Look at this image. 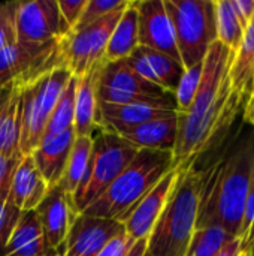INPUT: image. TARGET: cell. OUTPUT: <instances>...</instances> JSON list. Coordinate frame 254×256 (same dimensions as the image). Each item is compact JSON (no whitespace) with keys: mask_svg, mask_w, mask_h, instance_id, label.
<instances>
[{"mask_svg":"<svg viewBox=\"0 0 254 256\" xmlns=\"http://www.w3.org/2000/svg\"><path fill=\"white\" fill-rule=\"evenodd\" d=\"M195 164V162H193ZM201 172V195L196 228L219 225L240 236L243 210L254 182V130L240 129Z\"/></svg>","mask_w":254,"mask_h":256,"instance_id":"7a4b0ae2","label":"cell"},{"mask_svg":"<svg viewBox=\"0 0 254 256\" xmlns=\"http://www.w3.org/2000/svg\"><path fill=\"white\" fill-rule=\"evenodd\" d=\"M21 212L9 200V188L0 190V256L13 232V228L19 219Z\"/></svg>","mask_w":254,"mask_h":256,"instance_id":"4dcf8cb0","label":"cell"},{"mask_svg":"<svg viewBox=\"0 0 254 256\" xmlns=\"http://www.w3.org/2000/svg\"><path fill=\"white\" fill-rule=\"evenodd\" d=\"M216 33L217 40L234 52L240 48L244 28L241 27L231 0H216Z\"/></svg>","mask_w":254,"mask_h":256,"instance_id":"4316f807","label":"cell"},{"mask_svg":"<svg viewBox=\"0 0 254 256\" xmlns=\"http://www.w3.org/2000/svg\"><path fill=\"white\" fill-rule=\"evenodd\" d=\"M100 66L90 70L87 75L78 78L76 93H75V117H73V130L75 136H93L97 129V78Z\"/></svg>","mask_w":254,"mask_h":256,"instance_id":"cb8c5ba5","label":"cell"},{"mask_svg":"<svg viewBox=\"0 0 254 256\" xmlns=\"http://www.w3.org/2000/svg\"><path fill=\"white\" fill-rule=\"evenodd\" d=\"M135 4L138 10L139 45L166 54L181 63L174 27L163 0H139Z\"/></svg>","mask_w":254,"mask_h":256,"instance_id":"4fadbf2b","label":"cell"},{"mask_svg":"<svg viewBox=\"0 0 254 256\" xmlns=\"http://www.w3.org/2000/svg\"><path fill=\"white\" fill-rule=\"evenodd\" d=\"M33 212L36 213L48 244L52 249L63 252L69 231L79 214L73 206L72 198H69L57 184L51 186Z\"/></svg>","mask_w":254,"mask_h":256,"instance_id":"5bb4252c","label":"cell"},{"mask_svg":"<svg viewBox=\"0 0 254 256\" xmlns=\"http://www.w3.org/2000/svg\"><path fill=\"white\" fill-rule=\"evenodd\" d=\"M231 2L241 22V27L246 30L254 16V0H231Z\"/></svg>","mask_w":254,"mask_h":256,"instance_id":"8d00e7d4","label":"cell"},{"mask_svg":"<svg viewBox=\"0 0 254 256\" xmlns=\"http://www.w3.org/2000/svg\"><path fill=\"white\" fill-rule=\"evenodd\" d=\"M138 45V10L135 2L129 0L127 8L123 10L111 33L103 60L105 63L126 60L136 50Z\"/></svg>","mask_w":254,"mask_h":256,"instance_id":"d4e9b609","label":"cell"},{"mask_svg":"<svg viewBox=\"0 0 254 256\" xmlns=\"http://www.w3.org/2000/svg\"><path fill=\"white\" fill-rule=\"evenodd\" d=\"M178 110L162 104H105L99 102L96 124L100 129L121 135L150 120L171 117Z\"/></svg>","mask_w":254,"mask_h":256,"instance_id":"2e32d148","label":"cell"},{"mask_svg":"<svg viewBox=\"0 0 254 256\" xmlns=\"http://www.w3.org/2000/svg\"><path fill=\"white\" fill-rule=\"evenodd\" d=\"M243 117H244V120H246L247 123H250L254 128V105L252 108H249L247 111H244Z\"/></svg>","mask_w":254,"mask_h":256,"instance_id":"60d3db41","label":"cell"},{"mask_svg":"<svg viewBox=\"0 0 254 256\" xmlns=\"http://www.w3.org/2000/svg\"><path fill=\"white\" fill-rule=\"evenodd\" d=\"M135 240L130 238L126 232H121L111 238L105 248L97 254V256H127L132 248L135 246Z\"/></svg>","mask_w":254,"mask_h":256,"instance_id":"e575fe53","label":"cell"},{"mask_svg":"<svg viewBox=\"0 0 254 256\" xmlns=\"http://www.w3.org/2000/svg\"><path fill=\"white\" fill-rule=\"evenodd\" d=\"M3 256H63V252L48 244L36 213L31 210L21 212Z\"/></svg>","mask_w":254,"mask_h":256,"instance_id":"ffe728a7","label":"cell"},{"mask_svg":"<svg viewBox=\"0 0 254 256\" xmlns=\"http://www.w3.org/2000/svg\"><path fill=\"white\" fill-rule=\"evenodd\" d=\"M93 148L87 174L73 196V206L82 213L93 204L124 171L139 152L133 144L117 134L97 128L93 134Z\"/></svg>","mask_w":254,"mask_h":256,"instance_id":"8992f818","label":"cell"},{"mask_svg":"<svg viewBox=\"0 0 254 256\" xmlns=\"http://www.w3.org/2000/svg\"><path fill=\"white\" fill-rule=\"evenodd\" d=\"M126 63L144 80L172 94L175 93L184 74V66L175 58L141 45H138L136 50L126 58Z\"/></svg>","mask_w":254,"mask_h":256,"instance_id":"e0dca14e","label":"cell"},{"mask_svg":"<svg viewBox=\"0 0 254 256\" xmlns=\"http://www.w3.org/2000/svg\"><path fill=\"white\" fill-rule=\"evenodd\" d=\"M21 158H7V156L0 154V190L10 186L12 174H13Z\"/></svg>","mask_w":254,"mask_h":256,"instance_id":"74e56055","label":"cell"},{"mask_svg":"<svg viewBox=\"0 0 254 256\" xmlns=\"http://www.w3.org/2000/svg\"><path fill=\"white\" fill-rule=\"evenodd\" d=\"M229 78L244 112L254 93V16L244 30L240 48L235 51Z\"/></svg>","mask_w":254,"mask_h":256,"instance_id":"44dd1931","label":"cell"},{"mask_svg":"<svg viewBox=\"0 0 254 256\" xmlns=\"http://www.w3.org/2000/svg\"><path fill=\"white\" fill-rule=\"evenodd\" d=\"M72 76L64 66H58L21 87L19 152L22 156L30 154L42 141L48 120Z\"/></svg>","mask_w":254,"mask_h":256,"instance_id":"52a82bcc","label":"cell"},{"mask_svg":"<svg viewBox=\"0 0 254 256\" xmlns=\"http://www.w3.org/2000/svg\"><path fill=\"white\" fill-rule=\"evenodd\" d=\"M202 68H204V62L184 69V74H183V76L177 86V90L174 93L178 112H186L189 110V106L192 105L195 94L198 92L199 82H201Z\"/></svg>","mask_w":254,"mask_h":256,"instance_id":"f546056e","label":"cell"},{"mask_svg":"<svg viewBox=\"0 0 254 256\" xmlns=\"http://www.w3.org/2000/svg\"><path fill=\"white\" fill-rule=\"evenodd\" d=\"M75 138L76 136L73 128L49 136H43L39 146L30 153L36 168L49 188L58 184Z\"/></svg>","mask_w":254,"mask_h":256,"instance_id":"ac0fdd59","label":"cell"},{"mask_svg":"<svg viewBox=\"0 0 254 256\" xmlns=\"http://www.w3.org/2000/svg\"><path fill=\"white\" fill-rule=\"evenodd\" d=\"M16 40L24 44H46L58 40L70 30L64 22L57 0L18 2Z\"/></svg>","mask_w":254,"mask_h":256,"instance_id":"8fae6325","label":"cell"},{"mask_svg":"<svg viewBox=\"0 0 254 256\" xmlns=\"http://www.w3.org/2000/svg\"><path fill=\"white\" fill-rule=\"evenodd\" d=\"M144 250H145V240H139L135 243V246L132 248V250L129 252L127 256H142Z\"/></svg>","mask_w":254,"mask_h":256,"instance_id":"ab89813d","label":"cell"},{"mask_svg":"<svg viewBox=\"0 0 254 256\" xmlns=\"http://www.w3.org/2000/svg\"><path fill=\"white\" fill-rule=\"evenodd\" d=\"M234 238L237 237L219 225L196 228L186 256H216Z\"/></svg>","mask_w":254,"mask_h":256,"instance_id":"83f0119b","label":"cell"},{"mask_svg":"<svg viewBox=\"0 0 254 256\" xmlns=\"http://www.w3.org/2000/svg\"><path fill=\"white\" fill-rule=\"evenodd\" d=\"M201 172L195 164L178 168L174 190L145 240L142 256H186L196 230Z\"/></svg>","mask_w":254,"mask_h":256,"instance_id":"3957f363","label":"cell"},{"mask_svg":"<svg viewBox=\"0 0 254 256\" xmlns=\"http://www.w3.org/2000/svg\"><path fill=\"white\" fill-rule=\"evenodd\" d=\"M19 87L7 86L0 88V154L7 158H21V108Z\"/></svg>","mask_w":254,"mask_h":256,"instance_id":"603a6c76","label":"cell"},{"mask_svg":"<svg viewBox=\"0 0 254 256\" xmlns=\"http://www.w3.org/2000/svg\"><path fill=\"white\" fill-rule=\"evenodd\" d=\"M174 168L172 152L139 150L124 171L82 212V214L120 222L121 218Z\"/></svg>","mask_w":254,"mask_h":256,"instance_id":"277c9868","label":"cell"},{"mask_svg":"<svg viewBox=\"0 0 254 256\" xmlns=\"http://www.w3.org/2000/svg\"><path fill=\"white\" fill-rule=\"evenodd\" d=\"M97 99L105 104H162L177 108L172 93L144 80L126 60L102 64L97 78Z\"/></svg>","mask_w":254,"mask_h":256,"instance_id":"9c48e42d","label":"cell"},{"mask_svg":"<svg viewBox=\"0 0 254 256\" xmlns=\"http://www.w3.org/2000/svg\"><path fill=\"white\" fill-rule=\"evenodd\" d=\"M243 250H244L243 249V242H241L240 237H237L231 243H228L216 256H240V254Z\"/></svg>","mask_w":254,"mask_h":256,"instance_id":"f35d334b","label":"cell"},{"mask_svg":"<svg viewBox=\"0 0 254 256\" xmlns=\"http://www.w3.org/2000/svg\"><path fill=\"white\" fill-rule=\"evenodd\" d=\"M254 105V93H253V98H252V100H250V104H249V106H247V108H246V111H247V110H249V108H252V106H253ZM243 114H244V112H243Z\"/></svg>","mask_w":254,"mask_h":256,"instance_id":"b9f144b4","label":"cell"},{"mask_svg":"<svg viewBox=\"0 0 254 256\" xmlns=\"http://www.w3.org/2000/svg\"><path fill=\"white\" fill-rule=\"evenodd\" d=\"M126 8L117 9L90 26L70 30L58 39L61 63L73 76L81 78L105 63L103 58L111 33Z\"/></svg>","mask_w":254,"mask_h":256,"instance_id":"ba28073f","label":"cell"},{"mask_svg":"<svg viewBox=\"0 0 254 256\" xmlns=\"http://www.w3.org/2000/svg\"><path fill=\"white\" fill-rule=\"evenodd\" d=\"M243 242V249L249 250L254 244V182L247 195L244 210H243V220L240 228V236Z\"/></svg>","mask_w":254,"mask_h":256,"instance_id":"836d02e7","label":"cell"},{"mask_svg":"<svg viewBox=\"0 0 254 256\" xmlns=\"http://www.w3.org/2000/svg\"><path fill=\"white\" fill-rule=\"evenodd\" d=\"M57 3L64 22L67 24L69 30H72L84 10L87 0H57Z\"/></svg>","mask_w":254,"mask_h":256,"instance_id":"d590c367","label":"cell"},{"mask_svg":"<svg viewBox=\"0 0 254 256\" xmlns=\"http://www.w3.org/2000/svg\"><path fill=\"white\" fill-rule=\"evenodd\" d=\"M235 52L216 40L205 58L195 99L186 112H178L174 166L192 164L222 147L243 106L235 94L229 70Z\"/></svg>","mask_w":254,"mask_h":256,"instance_id":"6da1fadb","label":"cell"},{"mask_svg":"<svg viewBox=\"0 0 254 256\" xmlns=\"http://www.w3.org/2000/svg\"><path fill=\"white\" fill-rule=\"evenodd\" d=\"M124 232L123 224L79 213L64 242L63 256H97L105 244Z\"/></svg>","mask_w":254,"mask_h":256,"instance_id":"9a60e30c","label":"cell"},{"mask_svg":"<svg viewBox=\"0 0 254 256\" xmlns=\"http://www.w3.org/2000/svg\"><path fill=\"white\" fill-rule=\"evenodd\" d=\"M184 69L204 62L217 40L216 0H163Z\"/></svg>","mask_w":254,"mask_h":256,"instance_id":"5b68a950","label":"cell"},{"mask_svg":"<svg viewBox=\"0 0 254 256\" xmlns=\"http://www.w3.org/2000/svg\"><path fill=\"white\" fill-rule=\"evenodd\" d=\"M178 134V114L142 123L120 136L138 150L174 152Z\"/></svg>","mask_w":254,"mask_h":256,"instance_id":"7402d4cb","label":"cell"},{"mask_svg":"<svg viewBox=\"0 0 254 256\" xmlns=\"http://www.w3.org/2000/svg\"><path fill=\"white\" fill-rule=\"evenodd\" d=\"M91 148H93V138L90 136L75 138L63 176L57 184L69 198H72V201L87 174L90 158H91Z\"/></svg>","mask_w":254,"mask_h":256,"instance_id":"484cf974","label":"cell"},{"mask_svg":"<svg viewBox=\"0 0 254 256\" xmlns=\"http://www.w3.org/2000/svg\"><path fill=\"white\" fill-rule=\"evenodd\" d=\"M240 256H250V250H243Z\"/></svg>","mask_w":254,"mask_h":256,"instance_id":"7bdbcfd3","label":"cell"},{"mask_svg":"<svg viewBox=\"0 0 254 256\" xmlns=\"http://www.w3.org/2000/svg\"><path fill=\"white\" fill-rule=\"evenodd\" d=\"M16 9L18 2L0 3V50L16 42Z\"/></svg>","mask_w":254,"mask_h":256,"instance_id":"d6a6232c","label":"cell"},{"mask_svg":"<svg viewBox=\"0 0 254 256\" xmlns=\"http://www.w3.org/2000/svg\"><path fill=\"white\" fill-rule=\"evenodd\" d=\"M177 177L178 168H174L121 218L120 224L130 238L147 240L174 190Z\"/></svg>","mask_w":254,"mask_h":256,"instance_id":"7c38bea8","label":"cell"},{"mask_svg":"<svg viewBox=\"0 0 254 256\" xmlns=\"http://www.w3.org/2000/svg\"><path fill=\"white\" fill-rule=\"evenodd\" d=\"M49 186L36 168L33 158L25 154L19 159L9 186V200L19 212H31L46 195Z\"/></svg>","mask_w":254,"mask_h":256,"instance_id":"d6986e66","label":"cell"},{"mask_svg":"<svg viewBox=\"0 0 254 256\" xmlns=\"http://www.w3.org/2000/svg\"><path fill=\"white\" fill-rule=\"evenodd\" d=\"M129 0H87V4L76 22V26L72 30L82 28L85 26H90L91 22H96L102 20L103 16L109 15L111 12L126 8Z\"/></svg>","mask_w":254,"mask_h":256,"instance_id":"1f68e13d","label":"cell"},{"mask_svg":"<svg viewBox=\"0 0 254 256\" xmlns=\"http://www.w3.org/2000/svg\"><path fill=\"white\" fill-rule=\"evenodd\" d=\"M76 76H72L66 88L63 90L49 120L45 128L43 136H49L66 129L73 128V117H75V93H76Z\"/></svg>","mask_w":254,"mask_h":256,"instance_id":"f1b7e54d","label":"cell"},{"mask_svg":"<svg viewBox=\"0 0 254 256\" xmlns=\"http://www.w3.org/2000/svg\"><path fill=\"white\" fill-rule=\"evenodd\" d=\"M249 250H250V256H254V244L250 248V249H249Z\"/></svg>","mask_w":254,"mask_h":256,"instance_id":"ee69618b","label":"cell"},{"mask_svg":"<svg viewBox=\"0 0 254 256\" xmlns=\"http://www.w3.org/2000/svg\"><path fill=\"white\" fill-rule=\"evenodd\" d=\"M63 66L58 40L46 44L13 42L0 50V88L24 87L49 70Z\"/></svg>","mask_w":254,"mask_h":256,"instance_id":"30bf717a","label":"cell"}]
</instances>
